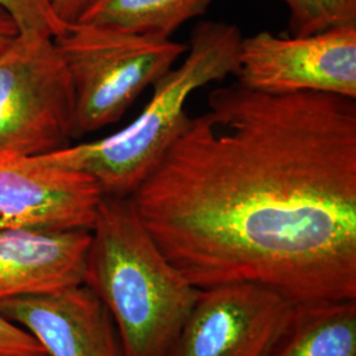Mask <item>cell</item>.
Wrapping results in <instances>:
<instances>
[{
    "mask_svg": "<svg viewBox=\"0 0 356 356\" xmlns=\"http://www.w3.org/2000/svg\"><path fill=\"white\" fill-rule=\"evenodd\" d=\"M54 42L73 89V139L120 120L141 92L188 51V45L172 38L90 23L69 26Z\"/></svg>",
    "mask_w": 356,
    "mask_h": 356,
    "instance_id": "obj_4",
    "label": "cell"
},
{
    "mask_svg": "<svg viewBox=\"0 0 356 356\" xmlns=\"http://www.w3.org/2000/svg\"><path fill=\"white\" fill-rule=\"evenodd\" d=\"M131 200L201 291L245 282L294 302L356 300V99L213 90Z\"/></svg>",
    "mask_w": 356,
    "mask_h": 356,
    "instance_id": "obj_1",
    "label": "cell"
},
{
    "mask_svg": "<svg viewBox=\"0 0 356 356\" xmlns=\"http://www.w3.org/2000/svg\"><path fill=\"white\" fill-rule=\"evenodd\" d=\"M102 198L86 173L0 153V227L91 229Z\"/></svg>",
    "mask_w": 356,
    "mask_h": 356,
    "instance_id": "obj_8",
    "label": "cell"
},
{
    "mask_svg": "<svg viewBox=\"0 0 356 356\" xmlns=\"http://www.w3.org/2000/svg\"><path fill=\"white\" fill-rule=\"evenodd\" d=\"M0 356H47L38 339L0 313Z\"/></svg>",
    "mask_w": 356,
    "mask_h": 356,
    "instance_id": "obj_15",
    "label": "cell"
},
{
    "mask_svg": "<svg viewBox=\"0 0 356 356\" xmlns=\"http://www.w3.org/2000/svg\"><path fill=\"white\" fill-rule=\"evenodd\" d=\"M242 38L234 24L200 23L191 33L184 63L153 85L151 101L134 122L102 139L70 144L36 157L89 175L103 195L131 197L176 138L191 94L236 76Z\"/></svg>",
    "mask_w": 356,
    "mask_h": 356,
    "instance_id": "obj_3",
    "label": "cell"
},
{
    "mask_svg": "<svg viewBox=\"0 0 356 356\" xmlns=\"http://www.w3.org/2000/svg\"><path fill=\"white\" fill-rule=\"evenodd\" d=\"M268 356H356V300L296 302Z\"/></svg>",
    "mask_w": 356,
    "mask_h": 356,
    "instance_id": "obj_11",
    "label": "cell"
},
{
    "mask_svg": "<svg viewBox=\"0 0 356 356\" xmlns=\"http://www.w3.org/2000/svg\"><path fill=\"white\" fill-rule=\"evenodd\" d=\"M0 8L13 17L19 33H42L56 38L69 28L56 16L49 0H0Z\"/></svg>",
    "mask_w": 356,
    "mask_h": 356,
    "instance_id": "obj_14",
    "label": "cell"
},
{
    "mask_svg": "<svg viewBox=\"0 0 356 356\" xmlns=\"http://www.w3.org/2000/svg\"><path fill=\"white\" fill-rule=\"evenodd\" d=\"M90 229L0 227V301L83 285Z\"/></svg>",
    "mask_w": 356,
    "mask_h": 356,
    "instance_id": "obj_10",
    "label": "cell"
},
{
    "mask_svg": "<svg viewBox=\"0 0 356 356\" xmlns=\"http://www.w3.org/2000/svg\"><path fill=\"white\" fill-rule=\"evenodd\" d=\"M74 98L54 38L19 33L0 56V153L36 157L73 139Z\"/></svg>",
    "mask_w": 356,
    "mask_h": 356,
    "instance_id": "obj_5",
    "label": "cell"
},
{
    "mask_svg": "<svg viewBox=\"0 0 356 356\" xmlns=\"http://www.w3.org/2000/svg\"><path fill=\"white\" fill-rule=\"evenodd\" d=\"M98 1L99 0H49L56 16L67 26L78 24Z\"/></svg>",
    "mask_w": 356,
    "mask_h": 356,
    "instance_id": "obj_16",
    "label": "cell"
},
{
    "mask_svg": "<svg viewBox=\"0 0 356 356\" xmlns=\"http://www.w3.org/2000/svg\"><path fill=\"white\" fill-rule=\"evenodd\" d=\"M17 35L19 29L15 20L3 8H0V56L11 45Z\"/></svg>",
    "mask_w": 356,
    "mask_h": 356,
    "instance_id": "obj_17",
    "label": "cell"
},
{
    "mask_svg": "<svg viewBox=\"0 0 356 356\" xmlns=\"http://www.w3.org/2000/svg\"><path fill=\"white\" fill-rule=\"evenodd\" d=\"M83 285L106 306L126 356H168L201 289L170 264L131 197L103 195Z\"/></svg>",
    "mask_w": 356,
    "mask_h": 356,
    "instance_id": "obj_2",
    "label": "cell"
},
{
    "mask_svg": "<svg viewBox=\"0 0 356 356\" xmlns=\"http://www.w3.org/2000/svg\"><path fill=\"white\" fill-rule=\"evenodd\" d=\"M238 82L267 94L316 91L356 99V26L312 36L242 38Z\"/></svg>",
    "mask_w": 356,
    "mask_h": 356,
    "instance_id": "obj_6",
    "label": "cell"
},
{
    "mask_svg": "<svg viewBox=\"0 0 356 356\" xmlns=\"http://www.w3.org/2000/svg\"><path fill=\"white\" fill-rule=\"evenodd\" d=\"M214 0H99L79 23L170 38L179 26L204 15Z\"/></svg>",
    "mask_w": 356,
    "mask_h": 356,
    "instance_id": "obj_12",
    "label": "cell"
},
{
    "mask_svg": "<svg viewBox=\"0 0 356 356\" xmlns=\"http://www.w3.org/2000/svg\"><path fill=\"white\" fill-rule=\"evenodd\" d=\"M289 10V33L304 38L356 26V0H281Z\"/></svg>",
    "mask_w": 356,
    "mask_h": 356,
    "instance_id": "obj_13",
    "label": "cell"
},
{
    "mask_svg": "<svg viewBox=\"0 0 356 356\" xmlns=\"http://www.w3.org/2000/svg\"><path fill=\"white\" fill-rule=\"evenodd\" d=\"M294 304L256 284L202 289L168 356H268Z\"/></svg>",
    "mask_w": 356,
    "mask_h": 356,
    "instance_id": "obj_7",
    "label": "cell"
},
{
    "mask_svg": "<svg viewBox=\"0 0 356 356\" xmlns=\"http://www.w3.org/2000/svg\"><path fill=\"white\" fill-rule=\"evenodd\" d=\"M0 313L29 331L47 356H126L108 310L85 285L4 300Z\"/></svg>",
    "mask_w": 356,
    "mask_h": 356,
    "instance_id": "obj_9",
    "label": "cell"
}]
</instances>
